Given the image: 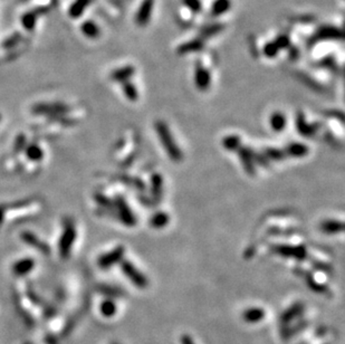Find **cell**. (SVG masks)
<instances>
[{
	"label": "cell",
	"instance_id": "cell-37",
	"mask_svg": "<svg viewBox=\"0 0 345 344\" xmlns=\"http://www.w3.org/2000/svg\"><path fill=\"white\" fill-rule=\"evenodd\" d=\"M26 144H27L26 136L23 134H20L16 137L15 143H14V150L16 152H21L26 148Z\"/></svg>",
	"mask_w": 345,
	"mask_h": 344
},
{
	"label": "cell",
	"instance_id": "cell-26",
	"mask_svg": "<svg viewBox=\"0 0 345 344\" xmlns=\"http://www.w3.org/2000/svg\"><path fill=\"white\" fill-rule=\"evenodd\" d=\"M26 156L32 161H41L44 158V151L37 144H30L26 148Z\"/></svg>",
	"mask_w": 345,
	"mask_h": 344
},
{
	"label": "cell",
	"instance_id": "cell-17",
	"mask_svg": "<svg viewBox=\"0 0 345 344\" xmlns=\"http://www.w3.org/2000/svg\"><path fill=\"white\" fill-rule=\"evenodd\" d=\"M134 72H135V68L131 65L120 67L118 70H115L114 72L111 73V80L114 82H119V83L122 84L124 82L130 80L133 76V74H134Z\"/></svg>",
	"mask_w": 345,
	"mask_h": 344
},
{
	"label": "cell",
	"instance_id": "cell-27",
	"mask_svg": "<svg viewBox=\"0 0 345 344\" xmlns=\"http://www.w3.org/2000/svg\"><path fill=\"white\" fill-rule=\"evenodd\" d=\"M222 145L228 151H237L241 147L240 137L238 135H227L222 140Z\"/></svg>",
	"mask_w": 345,
	"mask_h": 344
},
{
	"label": "cell",
	"instance_id": "cell-7",
	"mask_svg": "<svg viewBox=\"0 0 345 344\" xmlns=\"http://www.w3.org/2000/svg\"><path fill=\"white\" fill-rule=\"evenodd\" d=\"M271 251L279 256L286 258H294L297 260H303L307 256V252L304 246H291V245H274Z\"/></svg>",
	"mask_w": 345,
	"mask_h": 344
},
{
	"label": "cell",
	"instance_id": "cell-2",
	"mask_svg": "<svg viewBox=\"0 0 345 344\" xmlns=\"http://www.w3.org/2000/svg\"><path fill=\"white\" fill-rule=\"evenodd\" d=\"M342 38H343V33L340 28L332 25H325L318 28L315 32V34L309 38L308 45L313 46L317 44V43L326 42V41H340L342 40Z\"/></svg>",
	"mask_w": 345,
	"mask_h": 344
},
{
	"label": "cell",
	"instance_id": "cell-20",
	"mask_svg": "<svg viewBox=\"0 0 345 344\" xmlns=\"http://www.w3.org/2000/svg\"><path fill=\"white\" fill-rule=\"evenodd\" d=\"M321 230L323 233L325 234H339L342 233L343 231V222L339 221V220H333V219H331V220H324L321 225H320Z\"/></svg>",
	"mask_w": 345,
	"mask_h": 344
},
{
	"label": "cell",
	"instance_id": "cell-19",
	"mask_svg": "<svg viewBox=\"0 0 345 344\" xmlns=\"http://www.w3.org/2000/svg\"><path fill=\"white\" fill-rule=\"evenodd\" d=\"M269 124H270V128H271V130L275 131V132H282L285 130V128H286V124H287V119H286V115L282 113V112H275V113H273L270 115V119H269Z\"/></svg>",
	"mask_w": 345,
	"mask_h": 344
},
{
	"label": "cell",
	"instance_id": "cell-15",
	"mask_svg": "<svg viewBox=\"0 0 345 344\" xmlns=\"http://www.w3.org/2000/svg\"><path fill=\"white\" fill-rule=\"evenodd\" d=\"M205 47V40H202L201 37L195 38V40H191L187 43H183L178 47V54L184 55V54H191V53H197V51H200L204 49Z\"/></svg>",
	"mask_w": 345,
	"mask_h": 344
},
{
	"label": "cell",
	"instance_id": "cell-10",
	"mask_svg": "<svg viewBox=\"0 0 345 344\" xmlns=\"http://www.w3.org/2000/svg\"><path fill=\"white\" fill-rule=\"evenodd\" d=\"M154 7V0H143L135 15V23L139 26H145L150 21Z\"/></svg>",
	"mask_w": 345,
	"mask_h": 344
},
{
	"label": "cell",
	"instance_id": "cell-31",
	"mask_svg": "<svg viewBox=\"0 0 345 344\" xmlns=\"http://www.w3.org/2000/svg\"><path fill=\"white\" fill-rule=\"evenodd\" d=\"M264 153L266 159H270V160L274 161H282L283 159L286 157L285 152L277 148H266Z\"/></svg>",
	"mask_w": 345,
	"mask_h": 344
},
{
	"label": "cell",
	"instance_id": "cell-14",
	"mask_svg": "<svg viewBox=\"0 0 345 344\" xmlns=\"http://www.w3.org/2000/svg\"><path fill=\"white\" fill-rule=\"evenodd\" d=\"M163 195V179L160 173H154L151 178V196L154 204H160Z\"/></svg>",
	"mask_w": 345,
	"mask_h": 344
},
{
	"label": "cell",
	"instance_id": "cell-3",
	"mask_svg": "<svg viewBox=\"0 0 345 344\" xmlns=\"http://www.w3.org/2000/svg\"><path fill=\"white\" fill-rule=\"evenodd\" d=\"M75 239H76L75 226H74V223L70 221L68 223H66L65 228H64L62 237H60L59 244H58L59 254L63 258L70 257L72 248H73V246H74Z\"/></svg>",
	"mask_w": 345,
	"mask_h": 344
},
{
	"label": "cell",
	"instance_id": "cell-42",
	"mask_svg": "<svg viewBox=\"0 0 345 344\" xmlns=\"http://www.w3.org/2000/svg\"><path fill=\"white\" fill-rule=\"evenodd\" d=\"M0 121H1V114H0Z\"/></svg>",
	"mask_w": 345,
	"mask_h": 344
},
{
	"label": "cell",
	"instance_id": "cell-12",
	"mask_svg": "<svg viewBox=\"0 0 345 344\" xmlns=\"http://www.w3.org/2000/svg\"><path fill=\"white\" fill-rule=\"evenodd\" d=\"M296 128L300 134L304 136H313L317 133L318 129H320V124L307 123L305 120L304 114L302 113V112H299L296 117Z\"/></svg>",
	"mask_w": 345,
	"mask_h": 344
},
{
	"label": "cell",
	"instance_id": "cell-8",
	"mask_svg": "<svg viewBox=\"0 0 345 344\" xmlns=\"http://www.w3.org/2000/svg\"><path fill=\"white\" fill-rule=\"evenodd\" d=\"M124 252H125V248L123 246H118L114 249H112L111 252L103 254L97 260L98 266L103 269H106L116 265L118 263H121V261L123 260Z\"/></svg>",
	"mask_w": 345,
	"mask_h": 344
},
{
	"label": "cell",
	"instance_id": "cell-33",
	"mask_svg": "<svg viewBox=\"0 0 345 344\" xmlns=\"http://www.w3.org/2000/svg\"><path fill=\"white\" fill-rule=\"evenodd\" d=\"M94 200H95L101 207H103V209H110V210L114 209L113 201H112L110 198H107L106 196L103 195V193H100V192L95 193V195H94Z\"/></svg>",
	"mask_w": 345,
	"mask_h": 344
},
{
	"label": "cell",
	"instance_id": "cell-18",
	"mask_svg": "<svg viewBox=\"0 0 345 344\" xmlns=\"http://www.w3.org/2000/svg\"><path fill=\"white\" fill-rule=\"evenodd\" d=\"M308 148L304 143L300 142H293L290 143L285 149V154L292 158H304L307 156Z\"/></svg>",
	"mask_w": 345,
	"mask_h": 344
},
{
	"label": "cell",
	"instance_id": "cell-11",
	"mask_svg": "<svg viewBox=\"0 0 345 344\" xmlns=\"http://www.w3.org/2000/svg\"><path fill=\"white\" fill-rule=\"evenodd\" d=\"M238 157L240 158L241 165H243L246 173L249 175H255L256 168H255V159L253 157V151L248 148L240 147L238 150Z\"/></svg>",
	"mask_w": 345,
	"mask_h": 344
},
{
	"label": "cell",
	"instance_id": "cell-4",
	"mask_svg": "<svg viewBox=\"0 0 345 344\" xmlns=\"http://www.w3.org/2000/svg\"><path fill=\"white\" fill-rule=\"evenodd\" d=\"M70 111L71 107L63 104V103H38L32 107L34 114L47 115L49 118L67 114Z\"/></svg>",
	"mask_w": 345,
	"mask_h": 344
},
{
	"label": "cell",
	"instance_id": "cell-9",
	"mask_svg": "<svg viewBox=\"0 0 345 344\" xmlns=\"http://www.w3.org/2000/svg\"><path fill=\"white\" fill-rule=\"evenodd\" d=\"M195 83H196L197 88L200 89V91H206L207 88H209L210 83H211L210 72L199 62H198L196 65Z\"/></svg>",
	"mask_w": 345,
	"mask_h": 344
},
{
	"label": "cell",
	"instance_id": "cell-25",
	"mask_svg": "<svg viewBox=\"0 0 345 344\" xmlns=\"http://www.w3.org/2000/svg\"><path fill=\"white\" fill-rule=\"evenodd\" d=\"M223 28H225V26H223L222 24H211V25H208V26H206V27H204V28L201 29L199 37H201L202 40H206V38L215 36V35H217V34H219L220 32H222Z\"/></svg>",
	"mask_w": 345,
	"mask_h": 344
},
{
	"label": "cell",
	"instance_id": "cell-35",
	"mask_svg": "<svg viewBox=\"0 0 345 344\" xmlns=\"http://www.w3.org/2000/svg\"><path fill=\"white\" fill-rule=\"evenodd\" d=\"M182 3L193 14H199L202 9L201 0H182Z\"/></svg>",
	"mask_w": 345,
	"mask_h": 344
},
{
	"label": "cell",
	"instance_id": "cell-34",
	"mask_svg": "<svg viewBox=\"0 0 345 344\" xmlns=\"http://www.w3.org/2000/svg\"><path fill=\"white\" fill-rule=\"evenodd\" d=\"M279 50L280 49L278 48V46L276 45V43L274 41L267 43L264 47V54H265L266 57H268V58L276 57L277 54L279 53Z\"/></svg>",
	"mask_w": 345,
	"mask_h": 344
},
{
	"label": "cell",
	"instance_id": "cell-1",
	"mask_svg": "<svg viewBox=\"0 0 345 344\" xmlns=\"http://www.w3.org/2000/svg\"><path fill=\"white\" fill-rule=\"evenodd\" d=\"M154 129L157 134L159 135V139H160L163 148H165L168 156H169L171 160L174 162H179L182 160V151H181L178 144H176V142L173 139V135H172V133L170 132L167 124L163 121H157L154 123Z\"/></svg>",
	"mask_w": 345,
	"mask_h": 344
},
{
	"label": "cell",
	"instance_id": "cell-5",
	"mask_svg": "<svg viewBox=\"0 0 345 344\" xmlns=\"http://www.w3.org/2000/svg\"><path fill=\"white\" fill-rule=\"evenodd\" d=\"M121 268H122V272L124 273L125 276L130 279L136 287L144 289V287L148 286V279L131 261L122 260L121 261Z\"/></svg>",
	"mask_w": 345,
	"mask_h": 344
},
{
	"label": "cell",
	"instance_id": "cell-36",
	"mask_svg": "<svg viewBox=\"0 0 345 344\" xmlns=\"http://www.w3.org/2000/svg\"><path fill=\"white\" fill-rule=\"evenodd\" d=\"M20 40H21V35L19 33H16L9 38H7V40L2 43V47L3 48H12V47H15L17 44H18Z\"/></svg>",
	"mask_w": 345,
	"mask_h": 344
},
{
	"label": "cell",
	"instance_id": "cell-16",
	"mask_svg": "<svg viewBox=\"0 0 345 344\" xmlns=\"http://www.w3.org/2000/svg\"><path fill=\"white\" fill-rule=\"evenodd\" d=\"M34 267H35V260L33 258H23L12 265L11 270L17 276H24L32 272Z\"/></svg>",
	"mask_w": 345,
	"mask_h": 344
},
{
	"label": "cell",
	"instance_id": "cell-23",
	"mask_svg": "<svg viewBox=\"0 0 345 344\" xmlns=\"http://www.w3.org/2000/svg\"><path fill=\"white\" fill-rule=\"evenodd\" d=\"M82 33L84 34V35L86 37H88V38H96L98 37V35H100V28H98V26L94 23V21H90V20H87V21H85V23L82 25Z\"/></svg>",
	"mask_w": 345,
	"mask_h": 344
},
{
	"label": "cell",
	"instance_id": "cell-28",
	"mask_svg": "<svg viewBox=\"0 0 345 344\" xmlns=\"http://www.w3.org/2000/svg\"><path fill=\"white\" fill-rule=\"evenodd\" d=\"M89 0H76V1L73 3L70 9V15L73 18H77L82 14H83L85 8L88 6Z\"/></svg>",
	"mask_w": 345,
	"mask_h": 344
},
{
	"label": "cell",
	"instance_id": "cell-29",
	"mask_svg": "<svg viewBox=\"0 0 345 344\" xmlns=\"http://www.w3.org/2000/svg\"><path fill=\"white\" fill-rule=\"evenodd\" d=\"M123 85V92L124 95L127 96L131 102H134L139 97V93H137V89L135 87V85L130 81H127L122 83Z\"/></svg>",
	"mask_w": 345,
	"mask_h": 344
},
{
	"label": "cell",
	"instance_id": "cell-6",
	"mask_svg": "<svg viewBox=\"0 0 345 344\" xmlns=\"http://www.w3.org/2000/svg\"><path fill=\"white\" fill-rule=\"evenodd\" d=\"M113 204H114V208L116 209V212H118V216L120 218V220L128 227L135 226L136 218L134 216V214L132 213L130 207L128 206L127 201L124 200V198L121 196L115 197Z\"/></svg>",
	"mask_w": 345,
	"mask_h": 344
},
{
	"label": "cell",
	"instance_id": "cell-41",
	"mask_svg": "<svg viewBox=\"0 0 345 344\" xmlns=\"http://www.w3.org/2000/svg\"><path fill=\"white\" fill-rule=\"evenodd\" d=\"M3 217H5V210H3L2 208H0V223L2 222Z\"/></svg>",
	"mask_w": 345,
	"mask_h": 344
},
{
	"label": "cell",
	"instance_id": "cell-13",
	"mask_svg": "<svg viewBox=\"0 0 345 344\" xmlns=\"http://www.w3.org/2000/svg\"><path fill=\"white\" fill-rule=\"evenodd\" d=\"M20 238L23 239L26 244L29 245V246L38 249V251L42 252L43 254H45V255H48L50 252V248L48 245H47L45 242H43L41 238H38L35 234L30 233V231H24V233H21Z\"/></svg>",
	"mask_w": 345,
	"mask_h": 344
},
{
	"label": "cell",
	"instance_id": "cell-21",
	"mask_svg": "<svg viewBox=\"0 0 345 344\" xmlns=\"http://www.w3.org/2000/svg\"><path fill=\"white\" fill-rule=\"evenodd\" d=\"M231 8V0H215L211 6V15L214 17H220L229 11Z\"/></svg>",
	"mask_w": 345,
	"mask_h": 344
},
{
	"label": "cell",
	"instance_id": "cell-30",
	"mask_svg": "<svg viewBox=\"0 0 345 344\" xmlns=\"http://www.w3.org/2000/svg\"><path fill=\"white\" fill-rule=\"evenodd\" d=\"M36 20H37V12L29 11L23 16V18H21V24H23V26L27 29V31H33L36 25Z\"/></svg>",
	"mask_w": 345,
	"mask_h": 344
},
{
	"label": "cell",
	"instance_id": "cell-24",
	"mask_svg": "<svg viewBox=\"0 0 345 344\" xmlns=\"http://www.w3.org/2000/svg\"><path fill=\"white\" fill-rule=\"evenodd\" d=\"M264 311L261 308H249L244 313V319L246 322H249V323H256V322H259L260 320L264 319Z\"/></svg>",
	"mask_w": 345,
	"mask_h": 344
},
{
	"label": "cell",
	"instance_id": "cell-22",
	"mask_svg": "<svg viewBox=\"0 0 345 344\" xmlns=\"http://www.w3.org/2000/svg\"><path fill=\"white\" fill-rule=\"evenodd\" d=\"M169 221H170L169 215L163 212H159L151 217L149 222L152 228H155V229H161V228L166 227L168 223H169Z\"/></svg>",
	"mask_w": 345,
	"mask_h": 344
},
{
	"label": "cell",
	"instance_id": "cell-40",
	"mask_svg": "<svg viewBox=\"0 0 345 344\" xmlns=\"http://www.w3.org/2000/svg\"><path fill=\"white\" fill-rule=\"evenodd\" d=\"M182 344H195V343H193L188 337H183L182 338Z\"/></svg>",
	"mask_w": 345,
	"mask_h": 344
},
{
	"label": "cell",
	"instance_id": "cell-39",
	"mask_svg": "<svg viewBox=\"0 0 345 344\" xmlns=\"http://www.w3.org/2000/svg\"><path fill=\"white\" fill-rule=\"evenodd\" d=\"M322 66L324 67H329V68H335V63L332 58H325L324 61L322 62Z\"/></svg>",
	"mask_w": 345,
	"mask_h": 344
},
{
	"label": "cell",
	"instance_id": "cell-38",
	"mask_svg": "<svg viewBox=\"0 0 345 344\" xmlns=\"http://www.w3.org/2000/svg\"><path fill=\"white\" fill-rule=\"evenodd\" d=\"M274 42L276 43V45L278 46L279 49H285L291 46L290 38H288L286 35H279Z\"/></svg>",
	"mask_w": 345,
	"mask_h": 344
},
{
	"label": "cell",
	"instance_id": "cell-32",
	"mask_svg": "<svg viewBox=\"0 0 345 344\" xmlns=\"http://www.w3.org/2000/svg\"><path fill=\"white\" fill-rule=\"evenodd\" d=\"M115 312H116V305L113 301L106 300L101 304V313L103 314V316L112 317L114 316Z\"/></svg>",
	"mask_w": 345,
	"mask_h": 344
}]
</instances>
